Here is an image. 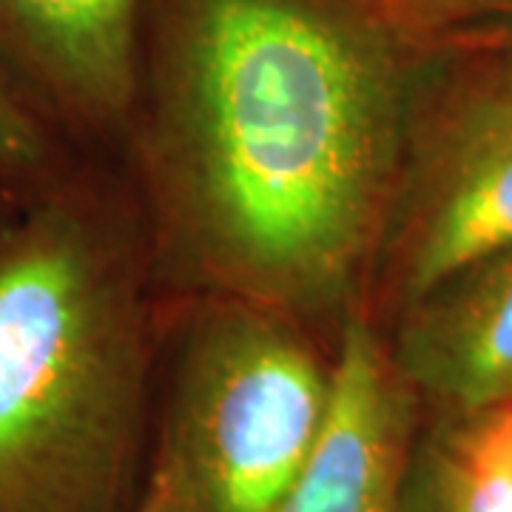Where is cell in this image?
<instances>
[{
	"mask_svg": "<svg viewBox=\"0 0 512 512\" xmlns=\"http://www.w3.org/2000/svg\"><path fill=\"white\" fill-rule=\"evenodd\" d=\"M512 242V43L421 66L365 311L387 325L456 268Z\"/></svg>",
	"mask_w": 512,
	"mask_h": 512,
	"instance_id": "277c9868",
	"label": "cell"
},
{
	"mask_svg": "<svg viewBox=\"0 0 512 512\" xmlns=\"http://www.w3.org/2000/svg\"><path fill=\"white\" fill-rule=\"evenodd\" d=\"M382 328L427 416L512 407V242L456 268Z\"/></svg>",
	"mask_w": 512,
	"mask_h": 512,
	"instance_id": "52a82bcc",
	"label": "cell"
},
{
	"mask_svg": "<svg viewBox=\"0 0 512 512\" xmlns=\"http://www.w3.org/2000/svg\"><path fill=\"white\" fill-rule=\"evenodd\" d=\"M404 512H512V407L424 416Z\"/></svg>",
	"mask_w": 512,
	"mask_h": 512,
	"instance_id": "ba28073f",
	"label": "cell"
},
{
	"mask_svg": "<svg viewBox=\"0 0 512 512\" xmlns=\"http://www.w3.org/2000/svg\"><path fill=\"white\" fill-rule=\"evenodd\" d=\"M157 0H0V74L89 160L123 163Z\"/></svg>",
	"mask_w": 512,
	"mask_h": 512,
	"instance_id": "5b68a950",
	"label": "cell"
},
{
	"mask_svg": "<svg viewBox=\"0 0 512 512\" xmlns=\"http://www.w3.org/2000/svg\"><path fill=\"white\" fill-rule=\"evenodd\" d=\"M171 305L123 163L0 211V512L137 510Z\"/></svg>",
	"mask_w": 512,
	"mask_h": 512,
	"instance_id": "7a4b0ae2",
	"label": "cell"
},
{
	"mask_svg": "<svg viewBox=\"0 0 512 512\" xmlns=\"http://www.w3.org/2000/svg\"><path fill=\"white\" fill-rule=\"evenodd\" d=\"M430 46L461 43L478 29L512 20V0H384Z\"/></svg>",
	"mask_w": 512,
	"mask_h": 512,
	"instance_id": "30bf717a",
	"label": "cell"
},
{
	"mask_svg": "<svg viewBox=\"0 0 512 512\" xmlns=\"http://www.w3.org/2000/svg\"><path fill=\"white\" fill-rule=\"evenodd\" d=\"M282 313L180 299L134 512H276L325 430L333 348Z\"/></svg>",
	"mask_w": 512,
	"mask_h": 512,
	"instance_id": "3957f363",
	"label": "cell"
},
{
	"mask_svg": "<svg viewBox=\"0 0 512 512\" xmlns=\"http://www.w3.org/2000/svg\"><path fill=\"white\" fill-rule=\"evenodd\" d=\"M433 49L384 0H157L123 165L165 293L333 348L367 305Z\"/></svg>",
	"mask_w": 512,
	"mask_h": 512,
	"instance_id": "6da1fadb",
	"label": "cell"
},
{
	"mask_svg": "<svg viewBox=\"0 0 512 512\" xmlns=\"http://www.w3.org/2000/svg\"><path fill=\"white\" fill-rule=\"evenodd\" d=\"M419 396L396 370L384 328L362 308L333 342L325 430L276 512H404Z\"/></svg>",
	"mask_w": 512,
	"mask_h": 512,
	"instance_id": "8992f818",
	"label": "cell"
},
{
	"mask_svg": "<svg viewBox=\"0 0 512 512\" xmlns=\"http://www.w3.org/2000/svg\"><path fill=\"white\" fill-rule=\"evenodd\" d=\"M80 160L0 74V211L32 200Z\"/></svg>",
	"mask_w": 512,
	"mask_h": 512,
	"instance_id": "9c48e42d",
	"label": "cell"
}]
</instances>
